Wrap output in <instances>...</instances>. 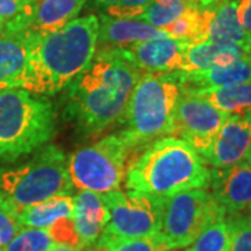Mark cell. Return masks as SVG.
<instances>
[{"label":"cell","instance_id":"cell-1","mask_svg":"<svg viewBox=\"0 0 251 251\" xmlns=\"http://www.w3.org/2000/svg\"><path fill=\"white\" fill-rule=\"evenodd\" d=\"M141 74L120 48L97 49L88 69L70 82L66 116L87 134L120 123Z\"/></svg>","mask_w":251,"mask_h":251},{"label":"cell","instance_id":"cell-2","mask_svg":"<svg viewBox=\"0 0 251 251\" xmlns=\"http://www.w3.org/2000/svg\"><path fill=\"white\" fill-rule=\"evenodd\" d=\"M95 14L75 18L59 31L34 36L23 90L53 95L88 69L98 49Z\"/></svg>","mask_w":251,"mask_h":251},{"label":"cell","instance_id":"cell-3","mask_svg":"<svg viewBox=\"0 0 251 251\" xmlns=\"http://www.w3.org/2000/svg\"><path fill=\"white\" fill-rule=\"evenodd\" d=\"M211 171L204 158L181 138L165 137L150 144L131 162L126 187L151 198L169 197L180 191L209 187Z\"/></svg>","mask_w":251,"mask_h":251},{"label":"cell","instance_id":"cell-4","mask_svg":"<svg viewBox=\"0 0 251 251\" xmlns=\"http://www.w3.org/2000/svg\"><path fill=\"white\" fill-rule=\"evenodd\" d=\"M181 87L173 73H143L128 99L120 123L122 137L133 150L162 135L173 134Z\"/></svg>","mask_w":251,"mask_h":251},{"label":"cell","instance_id":"cell-5","mask_svg":"<svg viewBox=\"0 0 251 251\" xmlns=\"http://www.w3.org/2000/svg\"><path fill=\"white\" fill-rule=\"evenodd\" d=\"M54 133L52 105L23 88L0 91V159L14 161L48 143Z\"/></svg>","mask_w":251,"mask_h":251},{"label":"cell","instance_id":"cell-6","mask_svg":"<svg viewBox=\"0 0 251 251\" xmlns=\"http://www.w3.org/2000/svg\"><path fill=\"white\" fill-rule=\"evenodd\" d=\"M73 183L62 150L49 145L20 168L0 172V188L18 211L46 200L70 196Z\"/></svg>","mask_w":251,"mask_h":251},{"label":"cell","instance_id":"cell-7","mask_svg":"<svg viewBox=\"0 0 251 251\" xmlns=\"http://www.w3.org/2000/svg\"><path fill=\"white\" fill-rule=\"evenodd\" d=\"M158 230L156 239L168 250L184 249L197 239L211 224L226 216L214 196L202 188L180 191L169 197L152 198Z\"/></svg>","mask_w":251,"mask_h":251},{"label":"cell","instance_id":"cell-8","mask_svg":"<svg viewBox=\"0 0 251 251\" xmlns=\"http://www.w3.org/2000/svg\"><path fill=\"white\" fill-rule=\"evenodd\" d=\"M130 147L123 137L108 135L98 143L78 148L67 159V171L74 187L106 194L120 190Z\"/></svg>","mask_w":251,"mask_h":251},{"label":"cell","instance_id":"cell-9","mask_svg":"<svg viewBox=\"0 0 251 251\" xmlns=\"http://www.w3.org/2000/svg\"><path fill=\"white\" fill-rule=\"evenodd\" d=\"M102 200L109 211V222L102 234L115 239L156 236L158 215L152 198L138 193L116 190L102 194Z\"/></svg>","mask_w":251,"mask_h":251},{"label":"cell","instance_id":"cell-10","mask_svg":"<svg viewBox=\"0 0 251 251\" xmlns=\"http://www.w3.org/2000/svg\"><path fill=\"white\" fill-rule=\"evenodd\" d=\"M227 117V113L212 106L204 98L181 91L175 112L173 134L180 135L205 161Z\"/></svg>","mask_w":251,"mask_h":251},{"label":"cell","instance_id":"cell-11","mask_svg":"<svg viewBox=\"0 0 251 251\" xmlns=\"http://www.w3.org/2000/svg\"><path fill=\"white\" fill-rule=\"evenodd\" d=\"M209 187L226 216L251 214V165L247 161L227 168H214Z\"/></svg>","mask_w":251,"mask_h":251},{"label":"cell","instance_id":"cell-12","mask_svg":"<svg viewBox=\"0 0 251 251\" xmlns=\"http://www.w3.org/2000/svg\"><path fill=\"white\" fill-rule=\"evenodd\" d=\"M188 46V42L163 36L120 49L140 72L173 73L183 70Z\"/></svg>","mask_w":251,"mask_h":251},{"label":"cell","instance_id":"cell-13","mask_svg":"<svg viewBox=\"0 0 251 251\" xmlns=\"http://www.w3.org/2000/svg\"><path fill=\"white\" fill-rule=\"evenodd\" d=\"M251 148V110L229 115L216 135L205 162L214 168H227L246 161Z\"/></svg>","mask_w":251,"mask_h":251},{"label":"cell","instance_id":"cell-14","mask_svg":"<svg viewBox=\"0 0 251 251\" xmlns=\"http://www.w3.org/2000/svg\"><path fill=\"white\" fill-rule=\"evenodd\" d=\"M181 91L215 90L251 82V54L222 67H211L196 72H175Z\"/></svg>","mask_w":251,"mask_h":251},{"label":"cell","instance_id":"cell-15","mask_svg":"<svg viewBox=\"0 0 251 251\" xmlns=\"http://www.w3.org/2000/svg\"><path fill=\"white\" fill-rule=\"evenodd\" d=\"M34 36L28 32L0 34V91L23 87Z\"/></svg>","mask_w":251,"mask_h":251},{"label":"cell","instance_id":"cell-16","mask_svg":"<svg viewBox=\"0 0 251 251\" xmlns=\"http://www.w3.org/2000/svg\"><path fill=\"white\" fill-rule=\"evenodd\" d=\"M87 0H32L23 32L48 35L75 20Z\"/></svg>","mask_w":251,"mask_h":251},{"label":"cell","instance_id":"cell-17","mask_svg":"<svg viewBox=\"0 0 251 251\" xmlns=\"http://www.w3.org/2000/svg\"><path fill=\"white\" fill-rule=\"evenodd\" d=\"M98 49L127 48L140 42L163 38L166 34L141 20L113 18L108 14L99 16Z\"/></svg>","mask_w":251,"mask_h":251},{"label":"cell","instance_id":"cell-18","mask_svg":"<svg viewBox=\"0 0 251 251\" xmlns=\"http://www.w3.org/2000/svg\"><path fill=\"white\" fill-rule=\"evenodd\" d=\"M74 201V225L80 239V246L88 249L103 233V229L109 222L108 206L105 205L102 194L84 191L73 197Z\"/></svg>","mask_w":251,"mask_h":251},{"label":"cell","instance_id":"cell-19","mask_svg":"<svg viewBox=\"0 0 251 251\" xmlns=\"http://www.w3.org/2000/svg\"><path fill=\"white\" fill-rule=\"evenodd\" d=\"M208 41L242 46L251 53V39L237 17V0H218L212 6Z\"/></svg>","mask_w":251,"mask_h":251},{"label":"cell","instance_id":"cell-20","mask_svg":"<svg viewBox=\"0 0 251 251\" xmlns=\"http://www.w3.org/2000/svg\"><path fill=\"white\" fill-rule=\"evenodd\" d=\"M247 54L251 53L247 49L237 45L216 44L212 41L190 44L184 56V67L181 72H196L211 67H222Z\"/></svg>","mask_w":251,"mask_h":251},{"label":"cell","instance_id":"cell-21","mask_svg":"<svg viewBox=\"0 0 251 251\" xmlns=\"http://www.w3.org/2000/svg\"><path fill=\"white\" fill-rule=\"evenodd\" d=\"M74 201L72 196H62L46 200L35 205L24 208L18 214V221L23 227L48 229L62 218H73Z\"/></svg>","mask_w":251,"mask_h":251},{"label":"cell","instance_id":"cell-22","mask_svg":"<svg viewBox=\"0 0 251 251\" xmlns=\"http://www.w3.org/2000/svg\"><path fill=\"white\" fill-rule=\"evenodd\" d=\"M191 94L204 98L212 106L227 115H236L251 110V82L215 90L197 91Z\"/></svg>","mask_w":251,"mask_h":251},{"label":"cell","instance_id":"cell-23","mask_svg":"<svg viewBox=\"0 0 251 251\" xmlns=\"http://www.w3.org/2000/svg\"><path fill=\"white\" fill-rule=\"evenodd\" d=\"M187 3L188 0H152L137 20L163 29L183 14Z\"/></svg>","mask_w":251,"mask_h":251},{"label":"cell","instance_id":"cell-24","mask_svg":"<svg viewBox=\"0 0 251 251\" xmlns=\"http://www.w3.org/2000/svg\"><path fill=\"white\" fill-rule=\"evenodd\" d=\"M230 249V227L226 216L211 224L186 251H229Z\"/></svg>","mask_w":251,"mask_h":251},{"label":"cell","instance_id":"cell-25","mask_svg":"<svg viewBox=\"0 0 251 251\" xmlns=\"http://www.w3.org/2000/svg\"><path fill=\"white\" fill-rule=\"evenodd\" d=\"M88 251H168V247L156 237L138 239H115L100 234Z\"/></svg>","mask_w":251,"mask_h":251},{"label":"cell","instance_id":"cell-26","mask_svg":"<svg viewBox=\"0 0 251 251\" xmlns=\"http://www.w3.org/2000/svg\"><path fill=\"white\" fill-rule=\"evenodd\" d=\"M56 246L46 229L23 227L0 251H49Z\"/></svg>","mask_w":251,"mask_h":251},{"label":"cell","instance_id":"cell-27","mask_svg":"<svg viewBox=\"0 0 251 251\" xmlns=\"http://www.w3.org/2000/svg\"><path fill=\"white\" fill-rule=\"evenodd\" d=\"M32 0H0V24L4 32H23Z\"/></svg>","mask_w":251,"mask_h":251},{"label":"cell","instance_id":"cell-28","mask_svg":"<svg viewBox=\"0 0 251 251\" xmlns=\"http://www.w3.org/2000/svg\"><path fill=\"white\" fill-rule=\"evenodd\" d=\"M20 211L7 196L0 193V249L7 246L23 229L18 221Z\"/></svg>","mask_w":251,"mask_h":251},{"label":"cell","instance_id":"cell-29","mask_svg":"<svg viewBox=\"0 0 251 251\" xmlns=\"http://www.w3.org/2000/svg\"><path fill=\"white\" fill-rule=\"evenodd\" d=\"M94 1L103 6L110 17L137 20L152 0H94Z\"/></svg>","mask_w":251,"mask_h":251},{"label":"cell","instance_id":"cell-30","mask_svg":"<svg viewBox=\"0 0 251 251\" xmlns=\"http://www.w3.org/2000/svg\"><path fill=\"white\" fill-rule=\"evenodd\" d=\"M230 227L229 251H251V215L226 216Z\"/></svg>","mask_w":251,"mask_h":251},{"label":"cell","instance_id":"cell-31","mask_svg":"<svg viewBox=\"0 0 251 251\" xmlns=\"http://www.w3.org/2000/svg\"><path fill=\"white\" fill-rule=\"evenodd\" d=\"M46 230L56 244L69 246L73 249L81 250L80 239H78V234L75 230V225H74L73 218H62L53 225H50Z\"/></svg>","mask_w":251,"mask_h":251},{"label":"cell","instance_id":"cell-32","mask_svg":"<svg viewBox=\"0 0 251 251\" xmlns=\"http://www.w3.org/2000/svg\"><path fill=\"white\" fill-rule=\"evenodd\" d=\"M237 17L251 39V0H237Z\"/></svg>","mask_w":251,"mask_h":251},{"label":"cell","instance_id":"cell-33","mask_svg":"<svg viewBox=\"0 0 251 251\" xmlns=\"http://www.w3.org/2000/svg\"><path fill=\"white\" fill-rule=\"evenodd\" d=\"M49 251H80V249H73V247H69V246H60V244H56L53 249Z\"/></svg>","mask_w":251,"mask_h":251},{"label":"cell","instance_id":"cell-34","mask_svg":"<svg viewBox=\"0 0 251 251\" xmlns=\"http://www.w3.org/2000/svg\"><path fill=\"white\" fill-rule=\"evenodd\" d=\"M246 161L249 162L251 165V148H250V151H249V153H247V158H246Z\"/></svg>","mask_w":251,"mask_h":251},{"label":"cell","instance_id":"cell-35","mask_svg":"<svg viewBox=\"0 0 251 251\" xmlns=\"http://www.w3.org/2000/svg\"><path fill=\"white\" fill-rule=\"evenodd\" d=\"M4 32V28H3V25L0 24V34H3Z\"/></svg>","mask_w":251,"mask_h":251},{"label":"cell","instance_id":"cell-36","mask_svg":"<svg viewBox=\"0 0 251 251\" xmlns=\"http://www.w3.org/2000/svg\"><path fill=\"white\" fill-rule=\"evenodd\" d=\"M249 215H251V214H249Z\"/></svg>","mask_w":251,"mask_h":251}]
</instances>
